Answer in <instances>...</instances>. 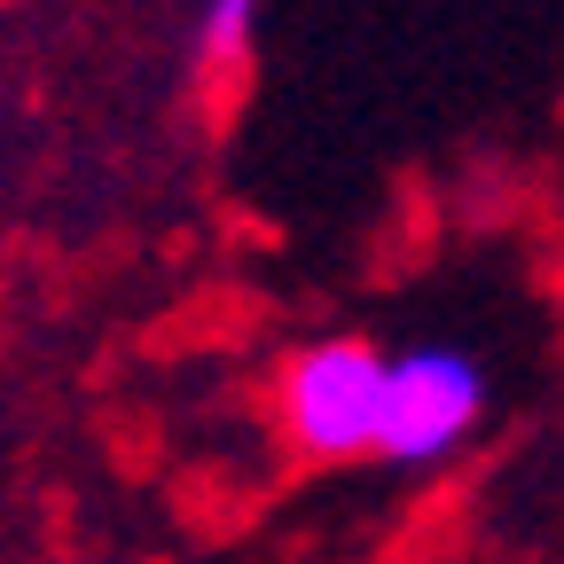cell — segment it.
<instances>
[{
    "instance_id": "1",
    "label": "cell",
    "mask_w": 564,
    "mask_h": 564,
    "mask_svg": "<svg viewBox=\"0 0 564 564\" xmlns=\"http://www.w3.org/2000/svg\"><path fill=\"white\" fill-rule=\"evenodd\" d=\"M384 369L377 345H352V337H329V345H306L291 377H282V423L306 455H361L384 440Z\"/></svg>"
},
{
    "instance_id": "2",
    "label": "cell",
    "mask_w": 564,
    "mask_h": 564,
    "mask_svg": "<svg viewBox=\"0 0 564 564\" xmlns=\"http://www.w3.org/2000/svg\"><path fill=\"white\" fill-rule=\"evenodd\" d=\"M486 408V384L470 369V352L455 345H415L384 369V455L392 463H440L447 447L470 440V423Z\"/></svg>"
},
{
    "instance_id": "3",
    "label": "cell",
    "mask_w": 564,
    "mask_h": 564,
    "mask_svg": "<svg viewBox=\"0 0 564 564\" xmlns=\"http://www.w3.org/2000/svg\"><path fill=\"white\" fill-rule=\"evenodd\" d=\"M251 32H259V9H251V0H220V9H204V55H212V63L243 55Z\"/></svg>"
}]
</instances>
